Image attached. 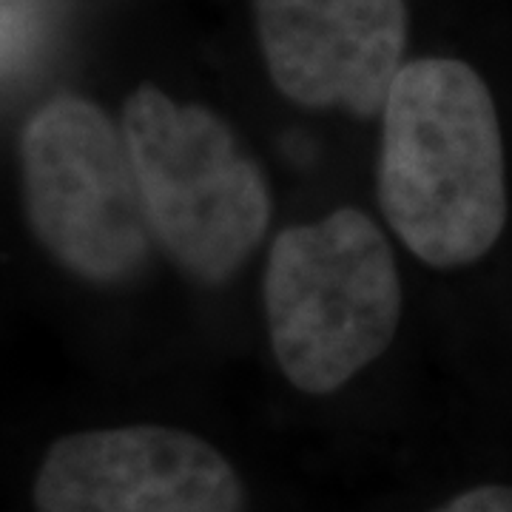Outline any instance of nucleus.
<instances>
[{
  "label": "nucleus",
  "instance_id": "f257e3e1",
  "mask_svg": "<svg viewBox=\"0 0 512 512\" xmlns=\"http://www.w3.org/2000/svg\"><path fill=\"white\" fill-rule=\"evenodd\" d=\"M379 205L430 268H464L507 225L504 143L493 94L453 57L402 66L384 100Z\"/></svg>",
  "mask_w": 512,
  "mask_h": 512
},
{
  "label": "nucleus",
  "instance_id": "f03ea898",
  "mask_svg": "<svg viewBox=\"0 0 512 512\" xmlns=\"http://www.w3.org/2000/svg\"><path fill=\"white\" fill-rule=\"evenodd\" d=\"M262 296L276 365L308 396H328L373 365L402 319L393 248L359 208L282 228Z\"/></svg>",
  "mask_w": 512,
  "mask_h": 512
},
{
  "label": "nucleus",
  "instance_id": "7ed1b4c3",
  "mask_svg": "<svg viewBox=\"0 0 512 512\" xmlns=\"http://www.w3.org/2000/svg\"><path fill=\"white\" fill-rule=\"evenodd\" d=\"M120 131L165 254L208 285L237 274L268 234L274 202L231 126L205 106L140 86L123 103Z\"/></svg>",
  "mask_w": 512,
  "mask_h": 512
},
{
  "label": "nucleus",
  "instance_id": "20e7f679",
  "mask_svg": "<svg viewBox=\"0 0 512 512\" xmlns=\"http://www.w3.org/2000/svg\"><path fill=\"white\" fill-rule=\"evenodd\" d=\"M23 208L37 242L92 285H120L151 254L140 185L120 126L80 94H55L20 128Z\"/></svg>",
  "mask_w": 512,
  "mask_h": 512
},
{
  "label": "nucleus",
  "instance_id": "39448f33",
  "mask_svg": "<svg viewBox=\"0 0 512 512\" xmlns=\"http://www.w3.org/2000/svg\"><path fill=\"white\" fill-rule=\"evenodd\" d=\"M35 510L245 512V487L200 436L131 424L57 439L37 470Z\"/></svg>",
  "mask_w": 512,
  "mask_h": 512
},
{
  "label": "nucleus",
  "instance_id": "423d86ee",
  "mask_svg": "<svg viewBox=\"0 0 512 512\" xmlns=\"http://www.w3.org/2000/svg\"><path fill=\"white\" fill-rule=\"evenodd\" d=\"M256 32L274 86L305 109L373 117L407 43L404 0H254Z\"/></svg>",
  "mask_w": 512,
  "mask_h": 512
},
{
  "label": "nucleus",
  "instance_id": "0eeeda50",
  "mask_svg": "<svg viewBox=\"0 0 512 512\" xmlns=\"http://www.w3.org/2000/svg\"><path fill=\"white\" fill-rule=\"evenodd\" d=\"M32 40V20L20 6H0V72L15 66Z\"/></svg>",
  "mask_w": 512,
  "mask_h": 512
},
{
  "label": "nucleus",
  "instance_id": "6e6552de",
  "mask_svg": "<svg viewBox=\"0 0 512 512\" xmlns=\"http://www.w3.org/2000/svg\"><path fill=\"white\" fill-rule=\"evenodd\" d=\"M433 512H512V487L487 484L450 498L444 507Z\"/></svg>",
  "mask_w": 512,
  "mask_h": 512
}]
</instances>
